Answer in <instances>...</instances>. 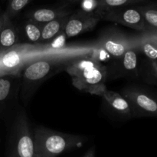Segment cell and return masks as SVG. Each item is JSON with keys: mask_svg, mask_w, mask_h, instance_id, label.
<instances>
[{"mask_svg": "<svg viewBox=\"0 0 157 157\" xmlns=\"http://www.w3.org/2000/svg\"><path fill=\"white\" fill-rule=\"evenodd\" d=\"M73 86L80 91L101 96L107 89V67L98 60L84 58L67 68Z\"/></svg>", "mask_w": 157, "mask_h": 157, "instance_id": "6da1fadb", "label": "cell"}, {"mask_svg": "<svg viewBox=\"0 0 157 157\" xmlns=\"http://www.w3.org/2000/svg\"><path fill=\"white\" fill-rule=\"evenodd\" d=\"M36 157H57L66 151L80 148L87 140L84 135L65 133L38 126L33 129Z\"/></svg>", "mask_w": 157, "mask_h": 157, "instance_id": "7a4b0ae2", "label": "cell"}, {"mask_svg": "<svg viewBox=\"0 0 157 157\" xmlns=\"http://www.w3.org/2000/svg\"><path fill=\"white\" fill-rule=\"evenodd\" d=\"M6 157H36L33 129L22 108L11 120Z\"/></svg>", "mask_w": 157, "mask_h": 157, "instance_id": "3957f363", "label": "cell"}, {"mask_svg": "<svg viewBox=\"0 0 157 157\" xmlns=\"http://www.w3.org/2000/svg\"><path fill=\"white\" fill-rule=\"evenodd\" d=\"M53 65L48 60H38L24 68L21 75L20 99L27 105L40 85L52 72Z\"/></svg>", "mask_w": 157, "mask_h": 157, "instance_id": "277c9868", "label": "cell"}, {"mask_svg": "<svg viewBox=\"0 0 157 157\" xmlns=\"http://www.w3.org/2000/svg\"><path fill=\"white\" fill-rule=\"evenodd\" d=\"M94 10L98 13L101 20L120 24L140 32H149L144 16L137 6Z\"/></svg>", "mask_w": 157, "mask_h": 157, "instance_id": "5b68a950", "label": "cell"}, {"mask_svg": "<svg viewBox=\"0 0 157 157\" xmlns=\"http://www.w3.org/2000/svg\"><path fill=\"white\" fill-rule=\"evenodd\" d=\"M21 89V75L9 74L0 76V116L13 118L18 107Z\"/></svg>", "mask_w": 157, "mask_h": 157, "instance_id": "8992f818", "label": "cell"}, {"mask_svg": "<svg viewBox=\"0 0 157 157\" xmlns=\"http://www.w3.org/2000/svg\"><path fill=\"white\" fill-rule=\"evenodd\" d=\"M121 95L128 101L133 117L157 116V96L152 92L137 86H127Z\"/></svg>", "mask_w": 157, "mask_h": 157, "instance_id": "52a82bcc", "label": "cell"}, {"mask_svg": "<svg viewBox=\"0 0 157 157\" xmlns=\"http://www.w3.org/2000/svg\"><path fill=\"white\" fill-rule=\"evenodd\" d=\"M137 49H132L115 60L107 67V79L120 78H138L140 76Z\"/></svg>", "mask_w": 157, "mask_h": 157, "instance_id": "ba28073f", "label": "cell"}, {"mask_svg": "<svg viewBox=\"0 0 157 157\" xmlns=\"http://www.w3.org/2000/svg\"><path fill=\"white\" fill-rule=\"evenodd\" d=\"M100 21L101 18L95 10H78L68 16L64 32L67 38L77 36L94 29Z\"/></svg>", "mask_w": 157, "mask_h": 157, "instance_id": "9c48e42d", "label": "cell"}, {"mask_svg": "<svg viewBox=\"0 0 157 157\" xmlns=\"http://www.w3.org/2000/svg\"><path fill=\"white\" fill-rule=\"evenodd\" d=\"M136 38H132L118 30H109L101 36L100 45L107 53L118 58L127 51L136 49Z\"/></svg>", "mask_w": 157, "mask_h": 157, "instance_id": "30bf717a", "label": "cell"}, {"mask_svg": "<svg viewBox=\"0 0 157 157\" xmlns=\"http://www.w3.org/2000/svg\"><path fill=\"white\" fill-rule=\"evenodd\" d=\"M35 52V49L30 46L15 45L0 55V72H5L4 75L14 74Z\"/></svg>", "mask_w": 157, "mask_h": 157, "instance_id": "8fae6325", "label": "cell"}, {"mask_svg": "<svg viewBox=\"0 0 157 157\" xmlns=\"http://www.w3.org/2000/svg\"><path fill=\"white\" fill-rule=\"evenodd\" d=\"M18 29L12 18L5 12L0 14V53L6 52L18 43Z\"/></svg>", "mask_w": 157, "mask_h": 157, "instance_id": "7c38bea8", "label": "cell"}, {"mask_svg": "<svg viewBox=\"0 0 157 157\" xmlns=\"http://www.w3.org/2000/svg\"><path fill=\"white\" fill-rule=\"evenodd\" d=\"M72 13L65 6L55 8H41L34 9L26 14L27 18L32 20L40 25H44L60 17L69 15Z\"/></svg>", "mask_w": 157, "mask_h": 157, "instance_id": "4fadbf2b", "label": "cell"}, {"mask_svg": "<svg viewBox=\"0 0 157 157\" xmlns=\"http://www.w3.org/2000/svg\"><path fill=\"white\" fill-rule=\"evenodd\" d=\"M101 97L109 108L117 114L124 115L127 118L133 117V112L128 101L121 94L107 89Z\"/></svg>", "mask_w": 157, "mask_h": 157, "instance_id": "5bb4252c", "label": "cell"}, {"mask_svg": "<svg viewBox=\"0 0 157 157\" xmlns=\"http://www.w3.org/2000/svg\"><path fill=\"white\" fill-rule=\"evenodd\" d=\"M136 49L149 62H157V32H142L136 39Z\"/></svg>", "mask_w": 157, "mask_h": 157, "instance_id": "9a60e30c", "label": "cell"}, {"mask_svg": "<svg viewBox=\"0 0 157 157\" xmlns=\"http://www.w3.org/2000/svg\"><path fill=\"white\" fill-rule=\"evenodd\" d=\"M69 15L60 17L41 26V42L52 40L61 32L64 31Z\"/></svg>", "mask_w": 157, "mask_h": 157, "instance_id": "2e32d148", "label": "cell"}, {"mask_svg": "<svg viewBox=\"0 0 157 157\" xmlns=\"http://www.w3.org/2000/svg\"><path fill=\"white\" fill-rule=\"evenodd\" d=\"M137 6L144 16L149 32H157V2H147Z\"/></svg>", "mask_w": 157, "mask_h": 157, "instance_id": "e0dca14e", "label": "cell"}, {"mask_svg": "<svg viewBox=\"0 0 157 157\" xmlns=\"http://www.w3.org/2000/svg\"><path fill=\"white\" fill-rule=\"evenodd\" d=\"M149 2L150 0H93L94 9H107L123 6H136Z\"/></svg>", "mask_w": 157, "mask_h": 157, "instance_id": "ac0fdd59", "label": "cell"}, {"mask_svg": "<svg viewBox=\"0 0 157 157\" xmlns=\"http://www.w3.org/2000/svg\"><path fill=\"white\" fill-rule=\"evenodd\" d=\"M23 29L30 42H41V25L27 18L23 22Z\"/></svg>", "mask_w": 157, "mask_h": 157, "instance_id": "d6986e66", "label": "cell"}, {"mask_svg": "<svg viewBox=\"0 0 157 157\" xmlns=\"http://www.w3.org/2000/svg\"><path fill=\"white\" fill-rule=\"evenodd\" d=\"M32 1V0H9L5 12L12 19Z\"/></svg>", "mask_w": 157, "mask_h": 157, "instance_id": "ffe728a7", "label": "cell"}, {"mask_svg": "<svg viewBox=\"0 0 157 157\" xmlns=\"http://www.w3.org/2000/svg\"><path fill=\"white\" fill-rule=\"evenodd\" d=\"M148 66L149 78L153 83L157 84V62L148 61Z\"/></svg>", "mask_w": 157, "mask_h": 157, "instance_id": "44dd1931", "label": "cell"}, {"mask_svg": "<svg viewBox=\"0 0 157 157\" xmlns=\"http://www.w3.org/2000/svg\"><path fill=\"white\" fill-rule=\"evenodd\" d=\"M94 155H95L94 147H92L87 151V152L84 154V157H94Z\"/></svg>", "mask_w": 157, "mask_h": 157, "instance_id": "7402d4cb", "label": "cell"}, {"mask_svg": "<svg viewBox=\"0 0 157 157\" xmlns=\"http://www.w3.org/2000/svg\"><path fill=\"white\" fill-rule=\"evenodd\" d=\"M64 1H67V2H78V1H81V0H64Z\"/></svg>", "mask_w": 157, "mask_h": 157, "instance_id": "603a6c76", "label": "cell"}]
</instances>
